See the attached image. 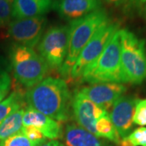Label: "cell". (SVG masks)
Returning a JSON list of instances; mask_svg holds the SVG:
<instances>
[{
  "label": "cell",
  "mask_w": 146,
  "mask_h": 146,
  "mask_svg": "<svg viewBox=\"0 0 146 146\" xmlns=\"http://www.w3.org/2000/svg\"><path fill=\"white\" fill-rule=\"evenodd\" d=\"M72 95L64 79L46 77L28 89L25 99L28 106L58 122L68 121Z\"/></svg>",
  "instance_id": "1"
},
{
  "label": "cell",
  "mask_w": 146,
  "mask_h": 146,
  "mask_svg": "<svg viewBox=\"0 0 146 146\" xmlns=\"http://www.w3.org/2000/svg\"><path fill=\"white\" fill-rule=\"evenodd\" d=\"M110 21L106 11L101 8L69 23V42L66 59L58 72L65 79L71 80V72L80 54L95 33Z\"/></svg>",
  "instance_id": "2"
},
{
  "label": "cell",
  "mask_w": 146,
  "mask_h": 146,
  "mask_svg": "<svg viewBox=\"0 0 146 146\" xmlns=\"http://www.w3.org/2000/svg\"><path fill=\"white\" fill-rule=\"evenodd\" d=\"M82 82L95 84L102 83H124L121 67L120 29L111 36L98 58L84 71Z\"/></svg>",
  "instance_id": "3"
},
{
  "label": "cell",
  "mask_w": 146,
  "mask_h": 146,
  "mask_svg": "<svg viewBox=\"0 0 146 146\" xmlns=\"http://www.w3.org/2000/svg\"><path fill=\"white\" fill-rule=\"evenodd\" d=\"M10 63L15 79L28 89L43 80L50 69L33 48L19 44L11 49Z\"/></svg>",
  "instance_id": "4"
},
{
  "label": "cell",
  "mask_w": 146,
  "mask_h": 146,
  "mask_svg": "<svg viewBox=\"0 0 146 146\" xmlns=\"http://www.w3.org/2000/svg\"><path fill=\"white\" fill-rule=\"evenodd\" d=\"M121 67L124 83L140 84L146 80L145 41L127 29H120Z\"/></svg>",
  "instance_id": "5"
},
{
  "label": "cell",
  "mask_w": 146,
  "mask_h": 146,
  "mask_svg": "<svg viewBox=\"0 0 146 146\" xmlns=\"http://www.w3.org/2000/svg\"><path fill=\"white\" fill-rule=\"evenodd\" d=\"M69 25H55L44 33L37 50L50 69L59 70L68 51Z\"/></svg>",
  "instance_id": "6"
},
{
  "label": "cell",
  "mask_w": 146,
  "mask_h": 146,
  "mask_svg": "<svg viewBox=\"0 0 146 146\" xmlns=\"http://www.w3.org/2000/svg\"><path fill=\"white\" fill-rule=\"evenodd\" d=\"M119 29V25L109 21L95 33L93 37L84 46L71 72V80L80 79L84 71L93 63L104 50L111 36Z\"/></svg>",
  "instance_id": "7"
},
{
  "label": "cell",
  "mask_w": 146,
  "mask_h": 146,
  "mask_svg": "<svg viewBox=\"0 0 146 146\" xmlns=\"http://www.w3.org/2000/svg\"><path fill=\"white\" fill-rule=\"evenodd\" d=\"M46 24L45 16L14 20L8 24L7 33L16 44L34 49L42 39Z\"/></svg>",
  "instance_id": "8"
},
{
  "label": "cell",
  "mask_w": 146,
  "mask_h": 146,
  "mask_svg": "<svg viewBox=\"0 0 146 146\" xmlns=\"http://www.w3.org/2000/svg\"><path fill=\"white\" fill-rule=\"evenodd\" d=\"M72 110L79 126L95 136H97V120L108 114L107 110L95 104L80 90H76L72 98Z\"/></svg>",
  "instance_id": "9"
},
{
  "label": "cell",
  "mask_w": 146,
  "mask_h": 146,
  "mask_svg": "<svg viewBox=\"0 0 146 146\" xmlns=\"http://www.w3.org/2000/svg\"><path fill=\"white\" fill-rule=\"evenodd\" d=\"M137 101L135 96H122L112 106L110 117L121 139L128 136L133 127Z\"/></svg>",
  "instance_id": "10"
},
{
  "label": "cell",
  "mask_w": 146,
  "mask_h": 146,
  "mask_svg": "<svg viewBox=\"0 0 146 146\" xmlns=\"http://www.w3.org/2000/svg\"><path fill=\"white\" fill-rule=\"evenodd\" d=\"M80 91L95 104L108 111L115 102L123 96L127 87L121 83L95 84L84 87Z\"/></svg>",
  "instance_id": "11"
},
{
  "label": "cell",
  "mask_w": 146,
  "mask_h": 146,
  "mask_svg": "<svg viewBox=\"0 0 146 146\" xmlns=\"http://www.w3.org/2000/svg\"><path fill=\"white\" fill-rule=\"evenodd\" d=\"M102 0H54L52 9L65 21H72L102 8Z\"/></svg>",
  "instance_id": "12"
},
{
  "label": "cell",
  "mask_w": 146,
  "mask_h": 146,
  "mask_svg": "<svg viewBox=\"0 0 146 146\" xmlns=\"http://www.w3.org/2000/svg\"><path fill=\"white\" fill-rule=\"evenodd\" d=\"M23 126L35 127L46 138L51 141H56L62 136V126L59 122L47 117L29 106L25 107Z\"/></svg>",
  "instance_id": "13"
},
{
  "label": "cell",
  "mask_w": 146,
  "mask_h": 146,
  "mask_svg": "<svg viewBox=\"0 0 146 146\" xmlns=\"http://www.w3.org/2000/svg\"><path fill=\"white\" fill-rule=\"evenodd\" d=\"M53 0H13L11 17L15 20L45 16L52 9Z\"/></svg>",
  "instance_id": "14"
},
{
  "label": "cell",
  "mask_w": 146,
  "mask_h": 146,
  "mask_svg": "<svg viewBox=\"0 0 146 146\" xmlns=\"http://www.w3.org/2000/svg\"><path fill=\"white\" fill-rule=\"evenodd\" d=\"M64 141L66 146H108L99 137L75 123L66 126Z\"/></svg>",
  "instance_id": "15"
},
{
  "label": "cell",
  "mask_w": 146,
  "mask_h": 146,
  "mask_svg": "<svg viewBox=\"0 0 146 146\" xmlns=\"http://www.w3.org/2000/svg\"><path fill=\"white\" fill-rule=\"evenodd\" d=\"M26 106H23L12 112L0 125V141L5 140L18 133L23 127V116Z\"/></svg>",
  "instance_id": "16"
},
{
  "label": "cell",
  "mask_w": 146,
  "mask_h": 146,
  "mask_svg": "<svg viewBox=\"0 0 146 146\" xmlns=\"http://www.w3.org/2000/svg\"><path fill=\"white\" fill-rule=\"evenodd\" d=\"M25 99L23 94L18 90H14L11 94L0 102V125L6 118L12 112L16 111L25 106Z\"/></svg>",
  "instance_id": "17"
},
{
  "label": "cell",
  "mask_w": 146,
  "mask_h": 146,
  "mask_svg": "<svg viewBox=\"0 0 146 146\" xmlns=\"http://www.w3.org/2000/svg\"><path fill=\"white\" fill-rule=\"evenodd\" d=\"M96 131L98 137H102L115 143L119 144L121 138L110 119L109 114L102 116L96 122Z\"/></svg>",
  "instance_id": "18"
},
{
  "label": "cell",
  "mask_w": 146,
  "mask_h": 146,
  "mask_svg": "<svg viewBox=\"0 0 146 146\" xmlns=\"http://www.w3.org/2000/svg\"><path fill=\"white\" fill-rule=\"evenodd\" d=\"M39 145L30 141L22 131L0 141V146H38Z\"/></svg>",
  "instance_id": "19"
},
{
  "label": "cell",
  "mask_w": 146,
  "mask_h": 146,
  "mask_svg": "<svg viewBox=\"0 0 146 146\" xmlns=\"http://www.w3.org/2000/svg\"><path fill=\"white\" fill-rule=\"evenodd\" d=\"M133 123L136 125L146 126V98L137 101Z\"/></svg>",
  "instance_id": "20"
},
{
  "label": "cell",
  "mask_w": 146,
  "mask_h": 146,
  "mask_svg": "<svg viewBox=\"0 0 146 146\" xmlns=\"http://www.w3.org/2000/svg\"><path fill=\"white\" fill-rule=\"evenodd\" d=\"M127 138L133 146H146V127L136 128L127 136Z\"/></svg>",
  "instance_id": "21"
},
{
  "label": "cell",
  "mask_w": 146,
  "mask_h": 146,
  "mask_svg": "<svg viewBox=\"0 0 146 146\" xmlns=\"http://www.w3.org/2000/svg\"><path fill=\"white\" fill-rule=\"evenodd\" d=\"M11 17V3L8 0H0V28L8 25Z\"/></svg>",
  "instance_id": "22"
},
{
  "label": "cell",
  "mask_w": 146,
  "mask_h": 146,
  "mask_svg": "<svg viewBox=\"0 0 146 146\" xmlns=\"http://www.w3.org/2000/svg\"><path fill=\"white\" fill-rule=\"evenodd\" d=\"M21 131L30 140V141L35 142L38 145H41L42 143L46 142V137L43 136L42 132L38 131L36 128L33 127H25L23 126Z\"/></svg>",
  "instance_id": "23"
},
{
  "label": "cell",
  "mask_w": 146,
  "mask_h": 146,
  "mask_svg": "<svg viewBox=\"0 0 146 146\" xmlns=\"http://www.w3.org/2000/svg\"><path fill=\"white\" fill-rule=\"evenodd\" d=\"M11 79L7 71H0V90H10Z\"/></svg>",
  "instance_id": "24"
},
{
  "label": "cell",
  "mask_w": 146,
  "mask_h": 146,
  "mask_svg": "<svg viewBox=\"0 0 146 146\" xmlns=\"http://www.w3.org/2000/svg\"><path fill=\"white\" fill-rule=\"evenodd\" d=\"M104 1L109 3L110 5L115 6V7H121L125 5L129 2V0H104Z\"/></svg>",
  "instance_id": "25"
},
{
  "label": "cell",
  "mask_w": 146,
  "mask_h": 146,
  "mask_svg": "<svg viewBox=\"0 0 146 146\" xmlns=\"http://www.w3.org/2000/svg\"><path fill=\"white\" fill-rule=\"evenodd\" d=\"M38 146H65L62 143L58 141H50L48 142H44Z\"/></svg>",
  "instance_id": "26"
},
{
  "label": "cell",
  "mask_w": 146,
  "mask_h": 146,
  "mask_svg": "<svg viewBox=\"0 0 146 146\" xmlns=\"http://www.w3.org/2000/svg\"><path fill=\"white\" fill-rule=\"evenodd\" d=\"M7 62L4 58L0 54V71H7Z\"/></svg>",
  "instance_id": "27"
},
{
  "label": "cell",
  "mask_w": 146,
  "mask_h": 146,
  "mask_svg": "<svg viewBox=\"0 0 146 146\" xmlns=\"http://www.w3.org/2000/svg\"><path fill=\"white\" fill-rule=\"evenodd\" d=\"M119 145V146H133L132 145V144L130 142V141H129V139L127 138V136L125 137V138L121 139V141H120Z\"/></svg>",
  "instance_id": "28"
},
{
  "label": "cell",
  "mask_w": 146,
  "mask_h": 146,
  "mask_svg": "<svg viewBox=\"0 0 146 146\" xmlns=\"http://www.w3.org/2000/svg\"><path fill=\"white\" fill-rule=\"evenodd\" d=\"M129 2L132 5L139 7V6H141L145 3H146V0H129Z\"/></svg>",
  "instance_id": "29"
},
{
  "label": "cell",
  "mask_w": 146,
  "mask_h": 146,
  "mask_svg": "<svg viewBox=\"0 0 146 146\" xmlns=\"http://www.w3.org/2000/svg\"><path fill=\"white\" fill-rule=\"evenodd\" d=\"M8 93H9V90H0V102L5 99Z\"/></svg>",
  "instance_id": "30"
}]
</instances>
